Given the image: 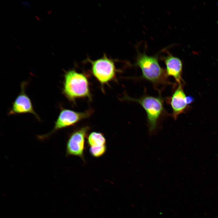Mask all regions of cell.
Here are the masks:
<instances>
[{
    "instance_id": "6da1fadb",
    "label": "cell",
    "mask_w": 218,
    "mask_h": 218,
    "mask_svg": "<svg viewBox=\"0 0 218 218\" xmlns=\"http://www.w3.org/2000/svg\"><path fill=\"white\" fill-rule=\"evenodd\" d=\"M62 92L69 101L73 103L80 98L91 100L87 77L84 74L73 69L64 73Z\"/></svg>"
},
{
    "instance_id": "7a4b0ae2",
    "label": "cell",
    "mask_w": 218,
    "mask_h": 218,
    "mask_svg": "<svg viewBox=\"0 0 218 218\" xmlns=\"http://www.w3.org/2000/svg\"><path fill=\"white\" fill-rule=\"evenodd\" d=\"M135 65L141 70V77L155 85L169 83L166 71L160 65L157 56H150L145 53L138 54Z\"/></svg>"
},
{
    "instance_id": "3957f363",
    "label": "cell",
    "mask_w": 218,
    "mask_h": 218,
    "mask_svg": "<svg viewBox=\"0 0 218 218\" xmlns=\"http://www.w3.org/2000/svg\"><path fill=\"white\" fill-rule=\"evenodd\" d=\"M124 99L140 104L146 112L148 127L150 136L155 134L158 129L159 121L164 111L162 100L160 97L145 95L139 98L125 96Z\"/></svg>"
},
{
    "instance_id": "277c9868",
    "label": "cell",
    "mask_w": 218,
    "mask_h": 218,
    "mask_svg": "<svg viewBox=\"0 0 218 218\" xmlns=\"http://www.w3.org/2000/svg\"><path fill=\"white\" fill-rule=\"evenodd\" d=\"M90 63L92 74L100 84L102 88L113 81L116 80L118 70L116 68L115 61L104 54L101 58L95 60L89 58L87 60Z\"/></svg>"
},
{
    "instance_id": "5b68a950",
    "label": "cell",
    "mask_w": 218,
    "mask_h": 218,
    "mask_svg": "<svg viewBox=\"0 0 218 218\" xmlns=\"http://www.w3.org/2000/svg\"><path fill=\"white\" fill-rule=\"evenodd\" d=\"M93 112L92 109L78 112L62 107L52 130L46 134L38 135L37 137L40 140H46L58 130L72 126L80 121L88 118Z\"/></svg>"
},
{
    "instance_id": "8992f818",
    "label": "cell",
    "mask_w": 218,
    "mask_h": 218,
    "mask_svg": "<svg viewBox=\"0 0 218 218\" xmlns=\"http://www.w3.org/2000/svg\"><path fill=\"white\" fill-rule=\"evenodd\" d=\"M90 130L84 126L73 131L69 136L66 147V155L78 156L84 160L85 139Z\"/></svg>"
},
{
    "instance_id": "52a82bcc",
    "label": "cell",
    "mask_w": 218,
    "mask_h": 218,
    "mask_svg": "<svg viewBox=\"0 0 218 218\" xmlns=\"http://www.w3.org/2000/svg\"><path fill=\"white\" fill-rule=\"evenodd\" d=\"M27 82L24 81L21 84V90L14 101L9 112V115L30 113L34 115L39 121L41 119L35 111L31 101L25 92Z\"/></svg>"
},
{
    "instance_id": "ba28073f",
    "label": "cell",
    "mask_w": 218,
    "mask_h": 218,
    "mask_svg": "<svg viewBox=\"0 0 218 218\" xmlns=\"http://www.w3.org/2000/svg\"><path fill=\"white\" fill-rule=\"evenodd\" d=\"M183 85L178 84L170 99L172 115L175 120H176L180 114L184 113L189 107L187 96L183 90Z\"/></svg>"
},
{
    "instance_id": "9c48e42d",
    "label": "cell",
    "mask_w": 218,
    "mask_h": 218,
    "mask_svg": "<svg viewBox=\"0 0 218 218\" xmlns=\"http://www.w3.org/2000/svg\"><path fill=\"white\" fill-rule=\"evenodd\" d=\"M166 66V71L168 76L173 77L178 84L184 85V81L182 77L183 63L179 58L171 54L163 58Z\"/></svg>"
},
{
    "instance_id": "30bf717a",
    "label": "cell",
    "mask_w": 218,
    "mask_h": 218,
    "mask_svg": "<svg viewBox=\"0 0 218 218\" xmlns=\"http://www.w3.org/2000/svg\"><path fill=\"white\" fill-rule=\"evenodd\" d=\"M87 142L90 147L101 146L106 145V140L102 133L93 132L88 136Z\"/></svg>"
},
{
    "instance_id": "8fae6325",
    "label": "cell",
    "mask_w": 218,
    "mask_h": 218,
    "mask_svg": "<svg viewBox=\"0 0 218 218\" xmlns=\"http://www.w3.org/2000/svg\"><path fill=\"white\" fill-rule=\"evenodd\" d=\"M107 150L106 145L95 147H91L89 149L90 153L94 157H98L104 154Z\"/></svg>"
},
{
    "instance_id": "7c38bea8",
    "label": "cell",
    "mask_w": 218,
    "mask_h": 218,
    "mask_svg": "<svg viewBox=\"0 0 218 218\" xmlns=\"http://www.w3.org/2000/svg\"><path fill=\"white\" fill-rule=\"evenodd\" d=\"M187 100L188 104H191L193 101L194 98L193 97L190 96H187Z\"/></svg>"
}]
</instances>
